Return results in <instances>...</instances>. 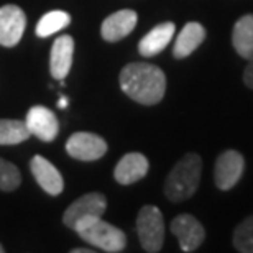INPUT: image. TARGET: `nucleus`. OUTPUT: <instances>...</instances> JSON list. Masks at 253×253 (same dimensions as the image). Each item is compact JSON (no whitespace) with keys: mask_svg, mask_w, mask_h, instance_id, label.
<instances>
[{"mask_svg":"<svg viewBox=\"0 0 253 253\" xmlns=\"http://www.w3.org/2000/svg\"><path fill=\"white\" fill-rule=\"evenodd\" d=\"M202 160L199 155L188 153L181 158L166 178L165 194L171 202H183L199 188Z\"/></svg>","mask_w":253,"mask_h":253,"instance_id":"nucleus-2","label":"nucleus"},{"mask_svg":"<svg viewBox=\"0 0 253 253\" xmlns=\"http://www.w3.org/2000/svg\"><path fill=\"white\" fill-rule=\"evenodd\" d=\"M66 151L79 161H95L107 153V141L90 131H76L66 141Z\"/></svg>","mask_w":253,"mask_h":253,"instance_id":"nucleus-6","label":"nucleus"},{"mask_svg":"<svg viewBox=\"0 0 253 253\" xmlns=\"http://www.w3.org/2000/svg\"><path fill=\"white\" fill-rule=\"evenodd\" d=\"M136 232L145 252L156 253L165 242L163 214L156 206H143L136 217Z\"/></svg>","mask_w":253,"mask_h":253,"instance_id":"nucleus-4","label":"nucleus"},{"mask_svg":"<svg viewBox=\"0 0 253 253\" xmlns=\"http://www.w3.org/2000/svg\"><path fill=\"white\" fill-rule=\"evenodd\" d=\"M232 43L235 51L244 59L253 58V15H244L237 20L234 33H232Z\"/></svg>","mask_w":253,"mask_h":253,"instance_id":"nucleus-17","label":"nucleus"},{"mask_svg":"<svg viewBox=\"0 0 253 253\" xmlns=\"http://www.w3.org/2000/svg\"><path fill=\"white\" fill-rule=\"evenodd\" d=\"M244 83L249 85L250 89H253V58L250 59L249 66L245 68V73H244Z\"/></svg>","mask_w":253,"mask_h":253,"instance_id":"nucleus-22","label":"nucleus"},{"mask_svg":"<svg viewBox=\"0 0 253 253\" xmlns=\"http://www.w3.org/2000/svg\"><path fill=\"white\" fill-rule=\"evenodd\" d=\"M58 107L59 109H66V107H68V97H61V99H59Z\"/></svg>","mask_w":253,"mask_h":253,"instance_id":"nucleus-23","label":"nucleus"},{"mask_svg":"<svg viewBox=\"0 0 253 253\" xmlns=\"http://www.w3.org/2000/svg\"><path fill=\"white\" fill-rule=\"evenodd\" d=\"M3 252H5V249L2 247V244H0V253H3Z\"/></svg>","mask_w":253,"mask_h":253,"instance_id":"nucleus-25","label":"nucleus"},{"mask_svg":"<svg viewBox=\"0 0 253 253\" xmlns=\"http://www.w3.org/2000/svg\"><path fill=\"white\" fill-rule=\"evenodd\" d=\"M234 247L242 253H253V215L247 217L235 229Z\"/></svg>","mask_w":253,"mask_h":253,"instance_id":"nucleus-20","label":"nucleus"},{"mask_svg":"<svg viewBox=\"0 0 253 253\" xmlns=\"http://www.w3.org/2000/svg\"><path fill=\"white\" fill-rule=\"evenodd\" d=\"M245 168V161L239 151L227 150L215 161L214 181L215 186L222 191H229L239 183Z\"/></svg>","mask_w":253,"mask_h":253,"instance_id":"nucleus-8","label":"nucleus"},{"mask_svg":"<svg viewBox=\"0 0 253 253\" xmlns=\"http://www.w3.org/2000/svg\"><path fill=\"white\" fill-rule=\"evenodd\" d=\"M107 209V199L100 192H89L74 201L63 214V222L71 230L79 232L92 222L102 219Z\"/></svg>","mask_w":253,"mask_h":253,"instance_id":"nucleus-3","label":"nucleus"},{"mask_svg":"<svg viewBox=\"0 0 253 253\" xmlns=\"http://www.w3.org/2000/svg\"><path fill=\"white\" fill-rule=\"evenodd\" d=\"M206 38V28L197 22L186 23V27L181 30L179 37L176 38L173 54L176 59L188 58L191 53H194V49L204 42Z\"/></svg>","mask_w":253,"mask_h":253,"instance_id":"nucleus-16","label":"nucleus"},{"mask_svg":"<svg viewBox=\"0 0 253 253\" xmlns=\"http://www.w3.org/2000/svg\"><path fill=\"white\" fill-rule=\"evenodd\" d=\"M22 183V174L13 163L0 158V191L12 192Z\"/></svg>","mask_w":253,"mask_h":253,"instance_id":"nucleus-21","label":"nucleus"},{"mask_svg":"<svg viewBox=\"0 0 253 253\" xmlns=\"http://www.w3.org/2000/svg\"><path fill=\"white\" fill-rule=\"evenodd\" d=\"M74 58V40L71 35H63L54 40L49 53V73L54 79L63 81L69 74Z\"/></svg>","mask_w":253,"mask_h":253,"instance_id":"nucleus-12","label":"nucleus"},{"mask_svg":"<svg viewBox=\"0 0 253 253\" xmlns=\"http://www.w3.org/2000/svg\"><path fill=\"white\" fill-rule=\"evenodd\" d=\"M120 87L135 102L155 105L165 97L166 76L158 66L150 63H130L120 71Z\"/></svg>","mask_w":253,"mask_h":253,"instance_id":"nucleus-1","label":"nucleus"},{"mask_svg":"<svg viewBox=\"0 0 253 253\" xmlns=\"http://www.w3.org/2000/svg\"><path fill=\"white\" fill-rule=\"evenodd\" d=\"M136 20H138V15H136L133 10H119L112 15H109L107 18L102 22V27H100V35L105 42L115 43L124 40L125 37L133 32Z\"/></svg>","mask_w":253,"mask_h":253,"instance_id":"nucleus-13","label":"nucleus"},{"mask_svg":"<svg viewBox=\"0 0 253 253\" xmlns=\"http://www.w3.org/2000/svg\"><path fill=\"white\" fill-rule=\"evenodd\" d=\"M30 130L22 120H0V145H18L30 138Z\"/></svg>","mask_w":253,"mask_h":253,"instance_id":"nucleus-19","label":"nucleus"},{"mask_svg":"<svg viewBox=\"0 0 253 253\" xmlns=\"http://www.w3.org/2000/svg\"><path fill=\"white\" fill-rule=\"evenodd\" d=\"M71 23V15L66 13L64 10H51V12L44 13L40 22L37 23V35L42 38L51 37V35L61 32Z\"/></svg>","mask_w":253,"mask_h":253,"instance_id":"nucleus-18","label":"nucleus"},{"mask_svg":"<svg viewBox=\"0 0 253 253\" xmlns=\"http://www.w3.org/2000/svg\"><path fill=\"white\" fill-rule=\"evenodd\" d=\"M171 232L179 240L183 252H194L206 239V230L199 220L191 214H181L171 222Z\"/></svg>","mask_w":253,"mask_h":253,"instance_id":"nucleus-9","label":"nucleus"},{"mask_svg":"<svg viewBox=\"0 0 253 253\" xmlns=\"http://www.w3.org/2000/svg\"><path fill=\"white\" fill-rule=\"evenodd\" d=\"M71 253H92V250L90 249H74V250H71Z\"/></svg>","mask_w":253,"mask_h":253,"instance_id":"nucleus-24","label":"nucleus"},{"mask_svg":"<svg viewBox=\"0 0 253 253\" xmlns=\"http://www.w3.org/2000/svg\"><path fill=\"white\" fill-rule=\"evenodd\" d=\"M78 235L89 245L97 247L99 250L107 253H119L125 250L126 237L124 230L117 229L115 225L109 224L102 219L92 222L89 227L79 230Z\"/></svg>","mask_w":253,"mask_h":253,"instance_id":"nucleus-5","label":"nucleus"},{"mask_svg":"<svg viewBox=\"0 0 253 253\" xmlns=\"http://www.w3.org/2000/svg\"><path fill=\"white\" fill-rule=\"evenodd\" d=\"M27 28V15L18 5L0 7V44L5 48L17 46Z\"/></svg>","mask_w":253,"mask_h":253,"instance_id":"nucleus-7","label":"nucleus"},{"mask_svg":"<svg viewBox=\"0 0 253 253\" xmlns=\"http://www.w3.org/2000/svg\"><path fill=\"white\" fill-rule=\"evenodd\" d=\"M173 37H174V23L173 22L160 23L158 27L150 30V32L140 40L138 53L145 58L156 56V54H160L168 46Z\"/></svg>","mask_w":253,"mask_h":253,"instance_id":"nucleus-15","label":"nucleus"},{"mask_svg":"<svg viewBox=\"0 0 253 253\" xmlns=\"http://www.w3.org/2000/svg\"><path fill=\"white\" fill-rule=\"evenodd\" d=\"M30 169H32L33 178L40 184V188L44 192H48L49 196H58L63 192L64 179L51 161L37 155L30 161Z\"/></svg>","mask_w":253,"mask_h":253,"instance_id":"nucleus-11","label":"nucleus"},{"mask_svg":"<svg viewBox=\"0 0 253 253\" xmlns=\"http://www.w3.org/2000/svg\"><path fill=\"white\" fill-rule=\"evenodd\" d=\"M30 133L42 141H53L59 133V122L51 110L43 105H35L28 110L25 119Z\"/></svg>","mask_w":253,"mask_h":253,"instance_id":"nucleus-10","label":"nucleus"},{"mask_svg":"<svg viewBox=\"0 0 253 253\" xmlns=\"http://www.w3.org/2000/svg\"><path fill=\"white\" fill-rule=\"evenodd\" d=\"M148 168L150 163L146 156L133 151V153H126L117 163L114 169V178L120 184H133L145 178L146 173H148Z\"/></svg>","mask_w":253,"mask_h":253,"instance_id":"nucleus-14","label":"nucleus"}]
</instances>
